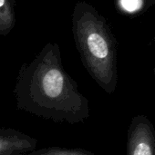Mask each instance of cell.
I'll return each mask as SVG.
<instances>
[{
    "label": "cell",
    "instance_id": "7",
    "mask_svg": "<svg viewBox=\"0 0 155 155\" xmlns=\"http://www.w3.org/2000/svg\"><path fill=\"white\" fill-rule=\"evenodd\" d=\"M153 74H154V75H155V65H154V68H153Z\"/></svg>",
    "mask_w": 155,
    "mask_h": 155
},
{
    "label": "cell",
    "instance_id": "3",
    "mask_svg": "<svg viewBox=\"0 0 155 155\" xmlns=\"http://www.w3.org/2000/svg\"><path fill=\"white\" fill-rule=\"evenodd\" d=\"M126 155H155V129L144 115L135 116L129 125Z\"/></svg>",
    "mask_w": 155,
    "mask_h": 155
},
{
    "label": "cell",
    "instance_id": "5",
    "mask_svg": "<svg viewBox=\"0 0 155 155\" xmlns=\"http://www.w3.org/2000/svg\"><path fill=\"white\" fill-rule=\"evenodd\" d=\"M15 0H0V35H8L15 27Z\"/></svg>",
    "mask_w": 155,
    "mask_h": 155
},
{
    "label": "cell",
    "instance_id": "1",
    "mask_svg": "<svg viewBox=\"0 0 155 155\" xmlns=\"http://www.w3.org/2000/svg\"><path fill=\"white\" fill-rule=\"evenodd\" d=\"M13 94L18 110L70 125L90 117V102L62 64L58 44L49 42L21 65Z\"/></svg>",
    "mask_w": 155,
    "mask_h": 155
},
{
    "label": "cell",
    "instance_id": "2",
    "mask_svg": "<svg viewBox=\"0 0 155 155\" xmlns=\"http://www.w3.org/2000/svg\"><path fill=\"white\" fill-rule=\"evenodd\" d=\"M72 33L81 62L95 83L107 94L118 84L117 41L105 17L86 1L72 13Z\"/></svg>",
    "mask_w": 155,
    "mask_h": 155
},
{
    "label": "cell",
    "instance_id": "4",
    "mask_svg": "<svg viewBox=\"0 0 155 155\" xmlns=\"http://www.w3.org/2000/svg\"><path fill=\"white\" fill-rule=\"evenodd\" d=\"M38 141L13 128H0V155H25L37 149Z\"/></svg>",
    "mask_w": 155,
    "mask_h": 155
},
{
    "label": "cell",
    "instance_id": "6",
    "mask_svg": "<svg viewBox=\"0 0 155 155\" xmlns=\"http://www.w3.org/2000/svg\"><path fill=\"white\" fill-rule=\"evenodd\" d=\"M25 155H95L92 152L79 147L52 146L35 150Z\"/></svg>",
    "mask_w": 155,
    "mask_h": 155
}]
</instances>
